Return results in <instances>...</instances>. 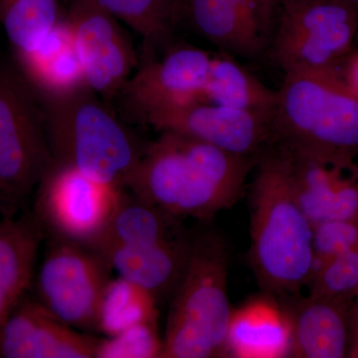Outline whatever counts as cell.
<instances>
[{
	"label": "cell",
	"instance_id": "obj_25",
	"mask_svg": "<svg viewBox=\"0 0 358 358\" xmlns=\"http://www.w3.org/2000/svg\"><path fill=\"white\" fill-rule=\"evenodd\" d=\"M59 23L57 0H0V25L14 54L34 50Z\"/></svg>",
	"mask_w": 358,
	"mask_h": 358
},
{
	"label": "cell",
	"instance_id": "obj_2",
	"mask_svg": "<svg viewBox=\"0 0 358 358\" xmlns=\"http://www.w3.org/2000/svg\"><path fill=\"white\" fill-rule=\"evenodd\" d=\"M256 166L250 263L268 296H296L312 278L313 227L294 195L289 155L268 145Z\"/></svg>",
	"mask_w": 358,
	"mask_h": 358
},
{
	"label": "cell",
	"instance_id": "obj_4",
	"mask_svg": "<svg viewBox=\"0 0 358 358\" xmlns=\"http://www.w3.org/2000/svg\"><path fill=\"white\" fill-rule=\"evenodd\" d=\"M229 249L214 231L194 235L192 255L173 294L162 358L227 357L233 310L227 294Z\"/></svg>",
	"mask_w": 358,
	"mask_h": 358
},
{
	"label": "cell",
	"instance_id": "obj_12",
	"mask_svg": "<svg viewBox=\"0 0 358 358\" xmlns=\"http://www.w3.org/2000/svg\"><path fill=\"white\" fill-rule=\"evenodd\" d=\"M272 115L200 101L160 110L143 122L157 131L185 134L231 154L259 157L270 145Z\"/></svg>",
	"mask_w": 358,
	"mask_h": 358
},
{
	"label": "cell",
	"instance_id": "obj_8",
	"mask_svg": "<svg viewBox=\"0 0 358 358\" xmlns=\"http://www.w3.org/2000/svg\"><path fill=\"white\" fill-rule=\"evenodd\" d=\"M355 14L343 0H286L271 45V58L284 72L327 71L352 41Z\"/></svg>",
	"mask_w": 358,
	"mask_h": 358
},
{
	"label": "cell",
	"instance_id": "obj_6",
	"mask_svg": "<svg viewBox=\"0 0 358 358\" xmlns=\"http://www.w3.org/2000/svg\"><path fill=\"white\" fill-rule=\"evenodd\" d=\"M54 164L38 96L0 62V209L14 217Z\"/></svg>",
	"mask_w": 358,
	"mask_h": 358
},
{
	"label": "cell",
	"instance_id": "obj_22",
	"mask_svg": "<svg viewBox=\"0 0 358 358\" xmlns=\"http://www.w3.org/2000/svg\"><path fill=\"white\" fill-rule=\"evenodd\" d=\"M204 100L235 109L273 114L278 91L268 88L260 80L231 58L229 54L212 57Z\"/></svg>",
	"mask_w": 358,
	"mask_h": 358
},
{
	"label": "cell",
	"instance_id": "obj_15",
	"mask_svg": "<svg viewBox=\"0 0 358 358\" xmlns=\"http://www.w3.org/2000/svg\"><path fill=\"white\" fill-rule=\"evenodd\" d=\"M44 239L31 213L0 217V329L31 287Z\"/></svg>",
	"mask_w": 358,
	"mask_h": 358
},
{
	"label": "cell",
	"instance_id": "obj_23",
	"mask_svg": "<svg viewBox=\"0 0 358 358\" xmlns=\"http://www.w3.org/2000/svg\"><path fill=\"white\" fill-rule=\"evenodd\" d=\"M115 20L138 33L145 54H152L166 41L178 21L185 15V0H95Z\"/></svg>",
	"mask_w": 358,
	"mask_h": 358
},
{
	"label": "cell",
	"instance_id": "obj_33",
	"mask_svg": "<svg viewBox=\"0 0 358 358\" xmlns=\"http://www.w3.org/2000/svg\"><path fill=\"white\" fill-rule=\"evenodd\" d=\"M357 329H358V303H357Z\"/></svg>",
	"mask_w": 358,
	"mask_h": 358
},
{
	"label": "cell",
	"instance_id": "obj_30",
	"mask_svg": "<svg viewBox=\"0 0 358 358\" xmlns=\"http://www.w3.org/2000/svg\"><path fill=\"white\" fill-rule=\"evenodd\" d=\"M285 1L286 0H259L264 24H265L268 32V29H270L271 21L273 20L275 9L279 8Z\"/></svg>",
	"mask_w": 358,
	"mask_h": 358
},
{
	"label": "cell",
	"instance_id": "obj_9",
	"mask_svg": "<svg viewBox=\"0 0 358 358\" xmlns=\"http://www.w3.org/2000/svg\"><path fill=\"white\" fill-rule=\"evenodd\" d=\"M122 192L74 167L54 162L35 189L30 213L45 239L66 240L88 247L105 229Z\"/></svg>",
	"mask_w": 358,
	"mask_h": 358
},
{
	"label": "cell",
	"instance_id": "obj_14",
	"mask_svg": "<svg viewBox=\"0 0 358 358\" xmlns=\"http://www.w3.org/2000/svg\"><path fill=\"white\" fill-rule=\"evenodd\" d=\"M194 234L143 247H113L98 254L119 277L138 285L155 299L171 296L182 280Z\"/></svg>",
	"mask_w": 358,
	"mask_h": 358
},
{
	"label": "cell",
	"instance_id": "obj_16",
	"mask_svg": "<svg viewBox=\"0 0 358 358\" xmlns=\"http://www.w3.org/2000/svg\"><path fill=\"white\" fill-rule=\"evenodd\" d=\"M182 219L122 190L105 229L88 248L95 253L113 247L150 246L190 234Z\"/></svg>",
	"mask_w": 358,
	"mask_h": 358
},
{
	"label": "cell",
	"instance_id": "obj_11",
	"mask_svg": "<svg viewBox=\"0 0 358 358\" xmlns=\"http://www.w3.org/2000/svg\"><path fill=\"white\" fill-rule=\"evenodd\" d=\"M210 54L193 46L174 47L162 58L145 55L122 89L129 109L148 115L204 100Z\"/></svg>",
	"mask_w": 358,
	"mask_h": 358
},
{
	"label": "cell",
	"instance_id": "obj_18",
	"mask_svg": "<svg viewBox=\"0 0 358 358\" xmlns=\"http://www.w3.org/2000/svg\"><path fill=\"white\" fill-rule=\"evenodd\" d=\"M16 68L38 98L86 85L66 22L59 23L34 50L14 54Z\"/></svg>",
	"mask_w": 358,
	"mask_h": 358
},
{
	"label": "cell",
	"instance_id": "obj_5",
	"mask_svg": "<svg viewBox=\"0 0 358 358\" xmlns=\"http://www.w3.org/2000/svg\"><path fill=\"white\" fill-rule=\"evenodd\" d=\"M270 145L293 157L331 162L358 147V99L327 71L285 74L271 121Z\"/></svg>",
	"mask_w": 358,
	"mask_h": 358
},
{
	"label": "cell",
	"instance_id": "obj_19",
	"mask_svg": "<svg viewBox=\"0 0 358 358\" xmlns=\"http://www.w3.org/2000/svg\"><path fill=\"white\" fill-rule=\"evenodd\" d=\"M289 159L294 195L313 227L329 221L357 217V188L336 185L324 162L291 155Z\"/></svg>",
	"mask_w": 358,
	"mask_h": 358
},
{
	"label": "cell",
	"instance_id": "obj_31",
	"mask_svg": "<svg viewBox=\"0 0 358 358\" xmlns=\"http://www.w3.org/2000/svg\"><path fill=\"white\" fill-rule=\"evenodd\" d=\"M350 81L353 90L358 95V56L350 67Z\"/></svg>",
	"mask_w": 358,
	"mask_h": 358
},
{
	"label": "cell",
	"instance_id": "obj_26",
	"mask_svg": "<svg viewBox=\"0 0 358 358\" xmlns=\"http://www.w3.org/2000/svg\"><path fill=\"white\" fill-rule=\"evenodd\" d=\"M162 348L157 322H148L112 338H99L96 358H162Z\"/></svg>",
	"mask_w": 358,
	"mask_h": 358
},
{
	"label": "cell",
	"instance_id": "obj_7",
	"mask_svg": "<svg viewBox=\"0 0 358 358\" xmlns=\"http://www.w3.org/2000/svg\"><path fill=\"white\" fill-rule=\"evenodd\" d=\"M112 271L84 245L48 239L33 279L36 299L73 329L96 331L99 308Z\"/></svg>",
	"mask_w": 358,
	"mask_h": 358
},
{
	"label": "cell",
	"instance_id": "obj_32",
	"mask_svg": "<svg viewBox=\"0 0 358 358\" xmlns=\"http://www.w3.org/2000/svg\"><path fill=\"white\" fill-rule=\"evenodd\" d=\"M346 3L350 4V6H353V4H358V0H343Z\"/></svg>",
	"mask_w": 358,
	"mask_h": 358
},
{
	"label": "cell",
	"instance_id": "obj_10",
	"mask_svg": "<svg viewBox=\"0 0 358 358\" xmlns=\"http://www.w3.org/2000/svg\"><path fill=\"white\" fill-rule=\"evenodd\" d=\"M65 22L86 86L99 96L122 91L138 59L119 20L95 0H71Z\"/></svg>",
	"mask_w": 358,
	"mask_h": 358
},
{
	"label": "cell",
	"instance_id": "obj_21",
	"mask_svg": "<svg viewBox=\"0 0 358 358\" xmlns=\"http://www.w3.org/2000/svg\"><path fill=\"white\" fill-rule=\"evenodd\" d=\"M185 11L195 30L223 53L255 58L265 49L267 38L245 21L230 0H185Z\"/></svg>",
	"mask_w": 358,
	"mask_h": 358
},
{
	"label": "cell",
	"instance_id": "obj_24",
	"mask_svg": "<svg viewBox=\"0 0 358 358\" xmlns=\"http://www.w3.org/2000/svg\"><path fill=\"white\" fill-rule=\"evenodd\" d=\"M154 294L122 277L110 280L99 308L96 333L112 338L138 324L157 322Z\"/></svg>",
	"mask_w": 358,
	"mask_h": 358
},
{
	"label": "cell",
	"instance_id": "obj_29",
	"mask_svg": "<svg viewBox=\"0 0 358 358\" xmlns=\"http://www.w3.org/2000/svg\"><path fill=\"white\" fill-rule=\"evenodd\" d=\"M230 2L250 26L267 38L268 32L264 24L259 0H230Z\"/></svg>",
	"mask_w": 358,
	"mask_h": 358
},
{
	"label": "cell",
	"instance_id": "obj_20",
	"mask_svg": "<svg viewBox=\"0 0 358 358\" xmlns=\"http://www.w3.org/2000/svg\"><path fill=\"white\" fill-rule=\"evenodd\" d=\"M291 348L289 357L341 358L345 357L346 327L329 299L301 300L289 313Z\"/></svg>",
	"mask_w": 358,
	"mask_h": 358
},
{
	"label": "cell",
	"instance_id": "obj_3",
	"mask_svg": "<svg viewBox=\"0 0 358 358\" xmlns=\"http://www.w3.org/2000/svg\"><path fill=\"white\" fill-rule=\"evenodd\" d=\"M86 85L38 98L54 162L127 190L145 145Z\"/></svg>",
	"mask_w": 358,
	"mask_h": 358
},
{
	"label": "cell",
	"instance_id": "obj_34",
	"mask_svg": "<svg viewBox=\"0 0 358 358\" xmlns=\"http://www.w3.org/2000/svg\"><path fill=\"white\" fill-rule=\"evenodd\" d=\"M1 209H0V217H1Z\"/></svg>",
	"mask_w": 358,
	"mask_h": 358
},
{
	"label": "cell",
	"instance_id": "obj_17",
	"mask_svg": "<svg viewBox=\"0 0 358 358\" xmlns=\"http://www.w3.org/2000/svg\"><path fill=\"white\" fill-rule=\"evenodd\" d=\"M291 348V322L271 299L250 301L233 310L227 334V357H286Z\"/></svg>",
	"mask_w": 358,
	"mask_h": 358
},
{
	"label": "cell",
	"instance_id": "obj_28",
	"mask_svg": "<svg viewBox=\"0 0 358 358\" xmlns=\"http://www.w3.org/2000/svg\"><path fill=\"white\" fill-rule=\"evenodd\" d=\"M357 248L358 225L353 222V219L329 221L313 226L312 277L334 257Z\"/></svg>",
	"mask_w": 358,
	"mask_h": 358
},
{
	"label": "cell",
	"instance_id": "obj_1",
	"mask_svg": "<svg viewBox=\"0 0 358 358\" xmlns=\"http://www.w3.org/2000/svg\"><path fill=\"white\" fill-rule=\"evenodd\" d=\"M259 157L231 154L176 131L145 145L128 188L136 199L182 219L211 220L241 199Z\"/></svg>",
	"mask_w": 358,
	"mask_h": 358
},
{
	"label": "cell",
	"instance_id": "obj_27",
	"mask_svg": "<svg viewBox=\"0 0 358 358\" xmlns=\"http://www.w3.org/2000/svg\"><path fill=\"white\" fill-rule=\"evenodd\" d=\"M310 282L312 298L329 299L355 291L358 289V248L334 257L313 275Z\"/></svg>",
	"mask_w": 358,
	"mask_h": 358
},
{
	"label": "cell",
	"instance_id": "obj_13",
	"mask_svg": "<svg viewBox=\"0 0 358 358\" xmlns=\"http://www.w3.org/2000/svg\"><path fill=\"white\" fill-rule=\"evenodd\" d=\"M98 341L25 294L0 329V358H96Z\"/></svg>",
	"mask_w": 358,
	"mask_h": 358
}]
</instances>
